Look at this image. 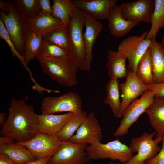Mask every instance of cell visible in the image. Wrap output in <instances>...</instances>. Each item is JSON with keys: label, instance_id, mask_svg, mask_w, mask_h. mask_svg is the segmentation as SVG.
Masks as SVG:
<instances>
[{"label": "cell", "instance_id": "6da1fadb", "mask_svg": "<svg viewBox=\"0 0 164 164\" xmlns=\"http://www.w3.org/2000/svg\"><path fill=\"white\" fill-rule=\"evenodd\" d=\"M9 114L2 127L0 135L13 138L18 143H23L32 138L37 133L38 114L34 107L23 99H11Z\"/></svg>", "mask_w": 164, "mask_h": 164}, {"label": "cell", "instance_id": "7a4b0ae2", "mask_svg": "<svg viewBox=\"0 0 164 164\" xmlns=\"http://www.w3.org/2000/svg\"><path fill=\"white\" fill-rule=\"evenodd\" d=\"M0 19L19 54L24 57L25 41L29 31L28 22L13 6L12 2L0 0Z\"/></svg>", "mask_w": 164, "mask_h": 164}, {"label": "cell", "instance_id": "3957f363", "mask_svg": "<svg viewBox=\"0 0 164 164\" xmlns=\"http://www.w3.org/2000/svg\"><path fill=\"white\" fill-rule=\"evenodd\" d=\"M38 60L43 73L60 85L71 87L77 84L79 69L72 57L42 58Z\"/></svg>", "mask_w": 164, "mask_h": 164}, {"label": "cell", "instance_id": "277c9868", "mask_svg": "<svg viewBox=\"0 0 164 164\" xmlns=\"http://www.w3.org/2000/svg\"><path fill=\"white\" fill-rule=\"evenodd\" d=\"M84 25L83 12L76 7L67 29L70 43V55L79 69L82 71L84 70L86 55L83 32Z\"/></svg>", "mask_w": 164, "mask_h": 164}, {"label": "cell", "instance_id": "5b68a950", "mask_svg": "<svg viewBox=\"0 0 164 164\" xmlns=\"http://www.w3.org/2000/svg\"><path fill=\"white\" fill-rule=\"evenodd\" d=\"M89 160L109 159L124 163L131 158L133 153L129 146L117 139L105 143L98 142L88 145L86 149Z\"/></svg>", "mask_w": 164, "mask_h": 164}, {"label": "cell", "instance_id": "8992f818", "mask_svg": "<svg viewBox=\"0 0 164 164\" xmlns=\"http://www.w3.org/2000/svg\"><path fill=\"white\" fill-rule=\"evenodd\" d=\"M155 134V132L150 133L145 132L139 137L132 138L129 146L133 153H136V155L125 163L110 162L109 164H145L146 162L156 155L161 149L159 144L162 138L156 137L153 139Z\"/></svg>", "mask_w": 164, "mask_h": 164}, {"label": "cell", "instance_id": "52a82bcc", "mask_svg": "<svg viewBox=\"0 0 164 164\" xmlns=\"http://www.w3.org/2000/svg\"><path fill=\"white\" fill-rule=\"evenodd\" d=\"M148 33L145 31L140 36H129L122 40L118 47L117 52L128 60V67L135 74L139 60L152 44V40L145 39Z\"/></svg>", "mask_w": 164, "mask_h": 164}, {"label": "cell", "instance_id": "ba28073f", "mask_svg": "<svg viewBox=\"0 0 164 164\" xmlns=\"http://www.w3.org/2000/svg\"><path fill=\"white\" fill-rule=\"evenodd\" d=\"M155 97L154 92L148 90L144 92L140 98L132 101L123 113L120 125L113 133L114 136L121 137L127 134L130 127L145 112Z\"/></svg>", "mask_w": 164, "mask_h": 164}, {"label": "cell", "instance_id": "9c48e42d", "mask_svg": "<svg viewBox=\"0 0 164 164\" xmlns=\"http://www.w3.org/2000/svg\"><path fill=\"white\" fill-rule=\"evenodd\" d=\"M40 109L42 114L63 112L76 114L83 110L82 101L77 93L70 92L58 96L45 97Z\"/></svg>", "mask_w": 164, "mask_h": 164}, {"label": "cell", "instance_id": "30bf717a", "mask_svg": "<svg viewBox=\"0 0 164 164\" xmlns=\"http://www.w3.org/2000/svg\"><path fill=\"white\" fill-rule=\"evenodd\" d=\"M88 145L62 142L59 149L47 164H86L89 161L86 151Z\"/></svg>", "mask_w": 164, "mask_h": 164}, {"label": "cell", "instance_id": "8fae6325", "mask_svg": "<svg viewBox=\"0 0 164 164\" xmlns=\"http://www.w3.org/2000/svg\"><path fill=\"white\" fill-rule=\"evenodd\" d=\"M62 141L56 135L37 132L28 141L19 143L26 147L36 159L51 158L58 151Z\"/></svg>", "mask_w": 164, "mask_h": 164}, {"label": "cell", "instance_id": "7c38bea8", "mask_svg": "<svg viewBox=\"0 0 164 164\" xmlns=\"http://www.w3.org/2000/svg\"><path fill=\"white\" fill-rule=\"evenodd\" d=\"M102 138V129L99 121L94 114L91 112L70 140L74 143L90 145L101 142Z\"/></svg>", "mask_w": 164, "mask_h": 164}, {"label": "cell", "instance_id": "4fadbf2b", "mask_svg": "<svg viewBox=\"0 0 164 164\" xmlns=\"http://www.w3.org/2000/svg\"><path fill=\"white\" fill-rule=\"evenodd\" d=\"M125 81L120 84L121 101L119 118L128 106L134 100L149 90L148 85L139 80L131 70H128Z\"/></svg>", "mask_w": 164, "mask_h": 164}, {"label": "cell", "instance_id": "5bb4252c", "mask_svg": "<svg viewBox=\"0 0 164 164\" xmlns=\"http://www.w3.org/2000/svg\"><path fill=\"white\" fill-rule=\"evenodd\" d=\"M123 16L128 19L150 23L155 7L153 0H138L119 5Z\"/></svg>", "mask_w": 164, "mask_h": 164}, {"label": "cell", "instance_id": "9a60e30c", "mask_svg": "<svg viewBox=\"0 0 164 164\" xmlns=\"http://www.w3.org/2000/svg\"><path fill=\"white\" fill-rule=\"evenodd\" d=\"M83 12L85 26L83 35L86 53L84 70L89 71L91 70L92 60L94 45L103 29V25L98 20Z\"/></svg>", "mask_w": 164, "mask_h": 164}, {"label": "cell", "instance_id": "2e32d148", "mask_svg": "<svg viewBox=\"0 0 164 164\" xmlns=\"http://www.w3.org/2000/svg\"><path fill=\"white\" fill-rule=\"evenodd\" d=\"M76 7L97 20L108 19L117 0H76L72 1Z\"/></svg>", "mask_w": 164, "mask_h": 164}, {"label": "cell", "instance_id": "e0dca14e", "mask_svg": "<svg viewBox=\"0 0 164 164\" xmlns=\"http://www.w3.org/2000/svg\"><path fill=\"white\" fill-rule=\"evenodd\" d=\"M107 19L110 33L116 38L125 36L139 22L126 19L122 15L119 6L117 5L111 9Z\"/></svg>", "mask_w": 164, "mask_h": 164}, {"label": "cell", "instance_id": "ac0fdd59", "mask_svg": "<svg viewBox=\"0 0 164 164\" xmlns=\"http://www.w3.org/2000/svg\"><path fill=\"white\" fill-rule=\"evenodd\" d=\"M74 114L71 112L60 114H38L37 132L56 135L67 122Z\"/></svg>", "mask_w": 164, "mask_h": 164}, {"label": "cell", "instance_id": "d6986e66", "mask_svg": "<svg viewBox=\"0 0 164 164\" xmlns=\"http://www.w3.org/2000/svg\"><path fill=\"white\" fill-rule=\"evenodd\" d=\"M155 130L156 137L164 136V97H155L145 112Z\"/></svg>", "mask_w": 164, "mask_h": 164}, {"label": "cell", "instance_id": "ffe728a7", "mask_svg": "<svg viewBox=\"0 0 164 164\" xmlns=\"http://www.w3.org/2000/svg\"><path fill=\"white\" fill-rule=\"evenodd\" d=\"M28 22L29 30L37 34H45L63 26L60 19L41 11L36 17Z\"/></svg>", "mask_w": 164, "mask_h": 164}, {"label": "cell", "instance_id": "44dd1931", "mask_svg": "<svg viewBox=\"0 0 164 164\" xmlns=\"http://www.w3.org/2000/svg\"><path fill=\"white\" fill-rule=\"evenodd\" d=\"M150 47L154 84L164 82V50L156 39L152 40Z\"/></svg>", "mask_w": 164, "mask_h": 164}, {"label": "cell", "instance_id": "7402d4cb", "mask_svg": "<svg viewBox=\"0 0 164 164\" xmlns=\"http://www.w3.org/2000/svg\"><path fill=\"white\" fill-rule=\"evenodd\" d=\"M0 153L7 155L16 164H25L36 160L26 147L16 142L0 145Z\"/></svg>", "mask_w": 164, "mask_h": 164}, {"label": "cell", "instance_id": "603a6c76", "mask_svg": "<svg viewBox=\"0 0 164 164\" xmlns=\"http://www.w3.org/2000/svg\"><path fill=\"white\" fill-rule=\"evenodd\" d=\"M107 59L106 67L110 78L118 79L126 76L128 71L125 65L126 58L120 55L117 51L110 49L108 52Z\"/></svg>", "mask_w": 164, "mask_h": 164}, {"label": "cell", "instance_id": "cb8c5ba5", "mask_svg": "<svg viewBox=\"0 0 164 164\" xmlns=\"http://www.w3.org/2000/svg\"><path fill=\"white\" fill-rule=\"evenodd\" d=\"M119 86L118 79L110 78L106 85V95L104 101V104L109 107L114 116L118 118L121 104Z\"/></svg>", "mask_w": 164, "mask_h": 164}, {"label": "cell", "instance_id": "d4e9b609", "mask_svg": "<svg viewBox=\"0 0 164 164\" xmlns=\"http://www.w3.org/2000/svg\"><path fill=\"white\" fill-rule=\"evenodd\" d=\"M87 114L83 110L74 114L57 133L56 136L62 142L70 140L84 122Z\"/></svg>", "mask_w": 164, "mask_h": 164}, {"label": "cell", "instance_id": "484cf974", "mask_svg": "<svg viewBox=\"0 0 164 164\" xmlns=\"http://www.w3.org/2000/svg\"><path fill=\"white\" fill-rule=\"evenodd\" d=\"M44 34H37L28 31L25 41L24 58L26 65L36 58L41 48Z\"/></svg>", "mask_w": 164, "mask_h": 164}, {"label": "cell", "instance_id": "4316f807", "mask_svg": "<svg viewBox=\"0 0 164 164\" xmlns=\"http://www.w3.org/2000/svg\"><path fill=\"white\" fill-rule=\"evenodd\" d=\"M76 8L72 1L53 0L52 16L60 19L63 27L67 28L73 12Z\"/></svg>", "mask_w": 164, "mask_h": 164}, {"label": "cell", "instance_id": "83f0119b", "mask_svg": "<svg viewBox=\"0 0 164 164\" xmlns=\"http://www.w3.org/2000/svg\"><path fill=\"white\" fill-rule=\"evenodd\" d=\"M155 7L150 23L151 26L145 38L155 39L159 29L164 27V0H154Z\"/></svg>", "mask_w": 164, "mask_h": 164}, {"label": "cell", "instance_id": "f1b7e54d", "mask_svg": "<svg viewBox=\"0 0 164 164\" xmlns=\"http://www.w3.org/2000/svg\"><path fill=\"white\" fill-rule=\"evenodd\" d=\"M135 74L139 80L146 85L154 83L150 47L139 60Z\"/></svg>", "mask_w": 164, "mask_h": 164}, {"label": "cell", "instance_id": "f546056e", "mask_svg": "<svg viewBox=\"0 0 164 164\" xmlns=\"http://www.w3.org/2000/svg\"><path fill=\"white\" fill-rule=\"evenodd\" d=\"M12 2L15 8L27 22L36 17L41 11L38 0H14Z\"/></svg>", "mask_w": 164, "mask_h": 164}, {"label": "cell", "instance_id": "4dcf8cb0", "mask_svg": "<svg viewBox=\"0 0 164 164\" xmlns=\"http://www.w3.org/2000/svg\"><path fill=\"white\" fill-rule=\"evenodd\" d=\"M43 40L61 47L70 54V43L67 28L62 26L45 34Z\"/></svg>", "mask_w": 164, "mask_h": 164}, {"label": "cell", "instance_id": "1f68e13d", "mask_svg": "<svg viewBox=\"0 0 164 164\" xmlns=\"http://www.w3.org/2000/svg\"><path fill=\"white\" fill-rule=\"evenodd\" d=\"M70 57V53L61 47L43 40L36 58L38 60L42 58H67Z\"/></svg>", "mask_w": 164, "mask_h": 164}, {"label": "cell", "instance_id": "d6a6232c", "mask_svg": "<svg viewBox=\"0 0 164 164\" xmlns=\"http://www.w3.org/2000/svg\"><path fill=\"white\" fill-rule=\"evenodd\" d=\"M0 37L7 43L10 47L13 56L17 58L26 68L28 69L27 65L25 63L24 57L21 55L18 52L11 40L5 25L0 19Z\"/></svg>", "mask_w": 164, "mask_h": 164}, {"label": "cell", "instance_id": "836d02e7", "mask_svg": "<svg viewBox=\"0 0 164 164\" xmlns=\"http://www.w3.org/2000/svg\"><path fill=\"white\" fill-rule=\"evenodd\" d=\"M160 151L154 157L147 160L145 164H164V138Z\"/></svg>", "mask_w": 164, "mask_h": 164}, {"label": "cell", "instance_id": "e575fe53", "mask_svg": "<svg viewBox=\"0 0 164 164\" xmlns=\"http://www.w3.org/2000/svg\"><path fill=\"white\" fill-rule=\"evenodd\" d=\"M148 85L149 90H151L154 92L155 97H164V82Z\"/></svg>", "mask_w": 164, "mask_h": 164}, {"label": "cell", "instance_id": "d590c367", "mask_svg": "<svg viewBox=\"0 0 164 164\" xmlns=\"http://www.w3.org/2000/svg\"><path fill=\"white\" fill-rule=\"evenodd\" d=\"M41 12L46 14L52 15V5L50 0H38Z\"/></svg>", "mask_w": 164, "mask_h": 164}, {"label": "cell", "instance_id": "8d00e7d4", "mask_svg": "<svg viewBox=\"0 0 164 164\" xmlns=\"http://www.w3.org/2000/svg\"><path fill=\"white\" fill-rule=\"evenodd\" d=\"M0 164H16L7 155L0 153Z\"/></svg>", "mask_w": 164, "mask_h": 164}, {"label": "cell", "instance_id": "74e56055", "mask_svg": "<svg viewBox=\"0 0 164 164\" xmlns=\"http://www.w3.org/2000/svg\"><path fill=\"white\" fill-rule=\"evenodd\" d=\"M15 140L13 138L7 136L0 137V145H7L15 142Z\"/></svg>", "mask_w": 164, "mask_h": 164}, {"label": "cell", "instance_id": "f35d334b", "mask_svg": "<svg viewBox=\"0 0 164 164\" xmlns=\"http://www.w3.org/2000/svg\"><path fill=\"white\" fill-rule=\"evenodd\" d=\"M50 158V157H48L40 159H36L34 161L25 164H47Z\"/></svg>", "mask_w": 164, "mask_h": 164}, {"label": "cell", "instance_id": "ab89813d", "mask_svg": "<svg viewBox=\"0 0 164 164\" xmlns=\"http://www.w3.org/2000/svg\"><path fill=\"white\" fill-rule=\"evenodd\" d=\"M6 116L5 113L2 112L0 113V125L2 127L5 125L6 122Z\"/></svg>", "mask_w": 164, "mask_h": 164}, {"label": "cell", "instance_id": "60d3db41", "mask_svg": "<svg viewBox=\"0 0 164 164\" xmlns=\"http://www.w3.org/2000/svg\"><path fill=\"white\" fill-rule=\"evenodd\" d=\"M160 43L162 48L164 50V35L162 37L161 43Z\"/></svg>", "mask_w": 164, "mask_h": 164}, {"label": "cell", "instance_id": "b9f144b4", "mask_svg": "<svg viewBox=\"0 0 164 164\" xmlns=\"http://www.w3.org/2000/svg\"><path fill=\"white\" fill-rule=\"evenodd\" d=\"M163 137L164 138V137Z\"/></svg>", "mask_w": 164, "mask_h": 164}]
</instances>
